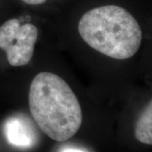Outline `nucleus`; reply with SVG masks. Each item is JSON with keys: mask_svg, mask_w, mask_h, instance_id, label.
<instances>
[{"mask_svg": "<svg viewBox=\"0 0 152 152\" xmlns=\"http://www.w3.org/2000/svg\"><path fill=\"white\" fill-rule=\"evenodd\" d=\"M33 119L49 138L63 142L80 129V104L68 83L60 76L42 72L35 76L29 91Z\"/></svg>", "mask_w": 152, "mask_h": 152, "instance_id": "obj_1", "label": "nucleus"}, {"mask_svg": "<svg viewBox=\"0 0 152 152\" xmlns=\"http://www.w3.org/2000/svg\"><path fill=\"white\" fill-rule=\"evenodd\" d=\"M79 33L91 48L114 59L132 58L142 42L140 26L123 6L106 4L83 14Z\"/></svg>", "mask_w": 152, "mask_h": 152, "instance_id": "obj_2", "label": "nucleus"}, {"mask_svg": "<svg viewBox=\"0 0 152 152\" xmlns=\"http://www.w3.org/2000/svg\"><path fill=\"white\" fill-rule=\"evenodd\" d=\"M38 29L31 23L21 24L20 19L13 18L0 26V49L7 55L10 64L25 66L32 58Z\"/></svg>", "mask_w": 152, "mask_h": 152, "instance_id": "obj_3", "label": "nucleus"}, {"mask_svg": "<svg viewBox=\"0 0 152 152\" xmlns=\"http://www.w3.org/2000/svg\"><path fill=\"white\" fill-rule=\"evenodd\" d=\"M4 133L8 142L19 148L32 147L37 140V129L26 116H15L6 121Z\"/></svg>", "mask_w": 152, "mask_h": 152, "instance_id": "obj_4", "label": "nucleus"}, {"mask_svg": "<svg viewBox=\"0 0 152 152\" xmlns=\"http://www.w3.org/2000/svg\"><path fill=\"white\" fill-rule=\"evenodd\" d=\"M135 138L141 143L152 144V104L151 101L139 118L135 125Z\"/></svg>", "mask_w": 152, "mask_h": 152, "instance_id": "obj_5", "label": "nucleus"}, {"mask_svg": "<svg viewBox=\"0 0 152 152\" xmlns=\"http://www.w3.org/2000/svg\"><path fill=\"white\" fill-rule=\"evenodd\" d=\"M21 3L29 6H42L46 4L48 0H20Z\"/></svg>", "mask_w": 152, "mask_h": 152, "instance_id": "obj_6", "label": "nucleus"}, {"mask_svg": "<svg viewBox=\"0 0 152 152\" xmlns=\"http://www.w3.org/2000/svg\"><path fill=\"white\" fill-rule=\"evenodd\" d=\"M62 152H86L82 150H79V149H65Z\"/></svg>", "mask_w": 152, "mask_h": 152, "instance_id": "obj_7", "label": "nucleus"}]
</instances>
